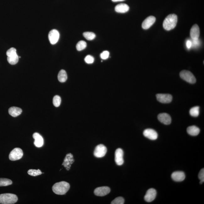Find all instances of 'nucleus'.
Returning <instances> with one entry per match:
<instances>
[{"label":"nucleus","instance_id":"obj_6","mask_svg":"<svg viewBox=\"0 0 204 204\" xmlns=\"http://www.w3.org/2000/svg\"><path fill=\"white\" fill-rule=\"evenodd\" d=\"M107 152V148L105 145L99 144L96 147L94 152V155L97 158L103 157L106 154Z\"/></svg>","mask_w":204,"mask_h":204},{"label":"nucleus","instance_id":"obj_10","mask_svg":"<svg viewBox=\"0 0 204 204\" xmlns=\"http://www.w3.org/2000/svg\"><path fill=\"white\" fill-rule=\"evenodd\" d=\"M158 101L163 103H169L172 101L171 95L168 94H158L156 95Z\"/></svg>","mask_w":204,"mask_h":204},{"label":"nucleus","instance_id":"obj_19","mask_svg":"<svg viewBox=\"0 0 204 204\" xmlns=\"http://www.w3.org/2000/svg\"><path fill=\"white\" fill-rule=\"evenodd\" d=\"M115 9L116 12L123 13L127 12L129 10V7L125 3H121L117 5Z\"/></svg>","mask_w":204,"mask_h":204},{"label":"nucleus","instance_id":"obj_35","mask_svg":"<svg viewBox=\"0 0 204 204\" xmlns=\"http://www.w3.org/2000/svg\"><path fill=\"white\" fill-rule=\"evenodd\" d=\"M193 40V42L192 43V45H193V44H194V45L195 46H196L199 45L200 42L199 40V39H198V40Z\"/></svg>","mask_w":204,"mask_h":204},{"label":"nucleus","instance_id":"obj_36","mask_svg":"<svg viewBox=\"0 0 204 204\" xmlns=\"http://www.w3.org/2000/svg\"><path fill=\"white\" fill-rule=\"evenodd\" d=\"M186 46L187 48L188 49H190L192 47V42L190 40L187 41L186 42Z\"/></svg>","mask_w":204,"mask_h":204},{"label":"nucleus","instance_id":"obj_34","mask_svg":"<svg viewBox=\"0 0 204 204\" xmlns=\"http://www.w3.org/2000/svg\"><path fill=\"white\" fill-rule=\"evenodd\" d=\"M109 56V52L108 51H104L100 55V57L103 59H106L108 58Z\"/></svg>","mask_w":204,"mask_h":204},{"label":"nucleus","instance_id":"obj_31","mask_svg":"<svg viewBox=\"0 0 204 204\" xmlns=\"http://www.w3.org/2000/svg\"><path fill=\"white\" fill-rule=\"evenodd\" d=\"M84 61L87 64H91L94 62V58L91 55H88L85 57Z\"/></svg>","mask_w":204,"mask_h":204},{"label":"nucleus","instance_id":"obj_22","mask_svg":"<svg viewBox=\"0 0 204 204\" xmlns=\"http://www.w3.org/2000/svg\"><path fill=\"white\" fill-rule=\"evenodd\" d=\"M58 79L61 83L65 82L67 79V75L65 70H61L58 75Z\"/></svg>","mask_w":204,"mask_h":204},{"label":"nucleus","instance_id":"obj_9","mask_svg":"<svg viewBox=\"0 0 204 204\" xmlns=\"http://www.w3.org/2000/svg\"><path fill=\"white\" fill-rule=\"evenodd\" d=\"M59 33L55 29L52 30L50 31L49 34V39L50 42L51 44H55L57 43L59 40Z\"/></svg>","mask_w":204,"mask_h":204},{"label":"nucleus","instance_id":"obj_3","mask_svg":"<svg viewBox=\"0 0 204 204\" xmlns=\"http://www.w3.org/2000/svg\"><path fill=\"white\" fill-rule=\"evenodd\" d=\"M18 198L16 195L5 193L0 195V203L2 204H13L18 201Z\"/></svg>","mask_w":204,"mask_h":204},{"label":"nucleus","instance_id":"obj_14","mask_svg":"<svg viewBox=\"0 0 204 204\" xmlns=\"http://www.w3.org/2000/svg\"><path fill=\"white\" fill-rule=\"evenodd\" d=\"M158 118L161 123L165 125H169L171 122V118L169 115L166 113L159 114Z\"/></svg>","mask_w":204,"mask_h":204},{"label":"nucleus","instance_id":"obj_8","mask_svg":"<svg viewBox=\"0 0 204 204\" xmlns=\"http://www.w3.org/2000/svg\"><path fill=\"white\" fill-rule=\"evenodd\" d=\"M110 192V189L108 187H98L94 191V194L98 196H103L108 194Z\"/></svg>","mask_w":204,"mask_h":204},{"label":"nucleus","instance_id":"obj_30","mask_svg":"<svg viewBox=\"0 0 204 204\" xmlns=\"http://www.w3.org/2000/svg\"><path fill=\"white\" fill-rule=\"evenodd\" d=\"M125 202V200L123 198L119 196L117 197L111 202L112 204H123Z\"/></svg>","mask_w":204,"mask_h":204},{"label":"nucleus","instance_id":"obj_13","mask_svg":"<svg viewBox=\"0 0 204 204\" xmlns=\"http://www.w3.org/2000/svg\"><path fill=\"white\" fill-rule=\"evenodd\" d=\"M156 196V191L153 188L150 189L144 196V200L146 202H151L154 200Z\"/></svg>","mask_w":204,"mask_h":204},{"label":"nucleus","instance_id":"obj_18","mask_svg":"<svg viewBox=\"0 0 204 204\" xmlns=\"http://www.w3.org/2000/svg\"><path fill=\"white\" fill-rule=\"evenodd\" d=\"M171 177L174 181L180 182L185 179V175L183 172L176 171L172 174Z\"/></svg>","mask_w":204,"mask_h":204},{"label":"nucleus","instance_id":"obj_21","mask_svg":"<svg viewBox=\"0 0 204 204\" xmlns=\"http://www.w3.org/2000/svg\"><path fill=\"white\" fill-rule=\"evenodd\" d=\"M187 131L189 135L195 136L199 134L200 130L196 126H192L189 127L187 129Z\"/></svg>","mask_w":204,"mask_h":204},{"label":"nucleus","instance_id":"obj_23","mask_svg":"<svg viewBox=\"0 0 204 204\" xmlns=\"http://www.w3.org/2000/svg\"><path fill=\"white\" fill-rule=\"evenodd\" d=\"M19 57L18 56L17 53L15 54L10 56L7 57V61L11 65H15L19 61Z\"/></svg>","mask_w":204,"mask_h":204},{"label":"nucleus","instance_id":"obj_28","mask_svg":"<svg viewBox=\"0 0 204 204\" xmlns=\"http://www.w3.org/2000/svg\"><path fill=\"white\" fill-rule=\"evenodd\" d=\"M28 174L31 176H37L41 175L42 173L40 169L35 170L31 169L28 170Z\"/></svg>","mask_w":204,"mask_h":204},{"label":"nucleus","instance_id":"obj_12","mask_svg":"<svg viewBox=\"0 0 204 204\" xmlns=\"http://www.w3.org/2000/svg\"><path fill=\"white\" fill-rule=\"evenodd\" d=\"M74 159L73 155L72 154L69 153L66 155L65 158L64 159V162L63 163L62 165L66 168L67 170H69L71 167V164L74 163Z\"/></svg>","mask_w":204,"mask_h":204},{"label":"nucleus","instance_id":"obj_29","mask_svg":"<svg viewBox=\"0 0 204 204\" xmlns=\"http://www.w3.org/2000/svg\"><path fill=\"white\" fill-rule=\"evenodd\" d=\"M61 101V98L59 96L56 95L53 99V104L56 107L60 106Z\"/></svg>","mask_w":204,"mask_h":204},{"label":"nucleus","instance_id":"obj_33","mask_svg":"<svg viewBox=\"0 0 204 204\" xmlns=\"http://www.w3.org/2000/svg\"><path fill=\"white\" fill-rule=\"evenodd\" d=\"M16 53V50L14 48H11L7 51L6 54L7 56H10Z\"/></svg>","mask_w":204,"mask_h":204},{"label":"nucleus","instance_id":"obj_25","mask_svg":"<svg viewBox=\"0 0 204 204\" xmlns=\"http://www.w3.org/2000/svg\"><path fill=\"white\" fill-rule=\"evenodd\" d=\"M86 42L84 40H80L78 42L76 46V48L78 51H81L84 50L87 47Z\"/></svg>","mask_w":204,"mask_h":204},{"label":"nucleus","instance_id":"obj_27","mask_svg":"<svg viewBox=\"0 0 204 204\" xmlns=\"http://www.w3.org/2000/svg\"><path fill=\"white\" fill-rule=\"evenodd\" d=\"M83 35L84 38L88 40H93L96 37L95 34L92 32H85L83 33Z\"/></svg>","mask_w":204,"mask_h":204},{"label":"nucleus","instance_id":"obj_20","mask_svg":"<svg viewBox=\"0 0 204 204\" xmlns=\"http://www.w3.org/2000/svg\"><path fill=\"white\" fill-rule=\"evenodd\" d=\"M22 112L21 109L17 107H10L8 110L9 114L14 117L19 116Z\"/></svg>","mask_w":204,"mask_h":204},{"label":"nucleus","instance_id":"obj_37","mask_svg":"<svg viewBox=\"0 0 204 204\" xmlns=\"http://www.w3.org/2000/svg\"><path fill=\"white\" fill-rule=\"evenodd\" d=\"M114 2H121L125 1V0H112Z\"/></svg>","mask_w":204,"mask_h":204},{"label":"nucleus","instance_id":"obj_4","mask_svg":"<svg viewBox=\"0 0 204 204\" xmlns=\"http://www.w3.org/2000/svg\"><path fill=\"white\" fill-rule=\"evenodd\" d=\"M181 78L191 84L196 83V79L193 74L188 70H184L180 74Z\"/></svg>","mask_w":204,"mask_h":204},{"label":"nucleus","instance_id":"obj_16","mask_svg":"<svg viewBox=\"0 0 204 204\" xmlns=\"http://www.w3.org/2000/svg\"><path fill=\"white\" fill-rule=\"evenodd\" d=\"M200 30L199 27L197 24L193 26L190 31V36L192 40H196L199 39Z\"/></svg>","mask_w":204,"mask_h":204},{"label":"nucleus","instance_id":"obj_11","mask_svg":"<svg viewBox=\"0 0 204 204\" xmlns=\"http://www.w3.org/2000/svg\"><path fill=\"white\" fill-rule=\"evenodd\" d=\"M156 18L154 16H150L146 19L143 22L142 27L143 29L147 30L150 28L155 23Z\"/></svg>","mask_w":204,"mask_h":204},{"label":"nucleus","instance_id":"obj_7","mask_svg":"<svg viewBox=\"0 0 204 204\" xmlns=\"http://www.w3.org/2000/svg\"><path fill=\"white\" fill-rule=\"evenodd\" d=\"M124 152L121 148H118L115 152V161L118 166H121L124 162L123 159Z\"/></svg>","mask_w":204,"mask_h":204},{"label":"nucleus","instance_id":"obj_32","mask_svg":"<svg viewBox=\"0 0 204 204\" xmlns=\"http://www.w3.org/2000/svg\"><path fill=\"white\" fill-rule=\"evenodd\" d=\"M198 178L200 180V184L203 183L204 181V168L202 169L199 172L198 174Z\"/></svg>","mask_w":204,"mask_h":204},{"label":"nucleus","instance_id":"obj_5","mask_svg":"<svg viewBox=\"0 0 204 204\" xmlns=\"http://www.w3.org/2000/svg\"><path fill=\"white\" fill-rule=\"evenodd\" d=\"M23 156V150L19 148H15L11 152L9 158L11 161H16L21 159Z\"/></svg>","mask_w":204,"mask_h":204},{"label":"nucleus","instance_id":"obj_17","mask_svg":"<svg viewBox=\"0 0 204 204\" xmlns=\"http://www.w3.org/2000/svg\"><path fill=\"white\" fill-rule=\"evenodd\" d=\"M33 137L35 139L34 144L37 148H40L44 145V139L38 133H35Z\"/></svg>","mask_w":204,"mask_h":204},{"label":"nucleus","instance_id":"obj_1","mask_svg":"<svg viewBox=\"0 0 204 204\" xmlns=\"http://www.w3.org/2000/svg\"><path fill=\"white\" fill-rule=\"evenodd\" d=\"M70 188L69 183L63 181L55 184L52 187V190L55 194L63 195L68 192Z\"/></svg>","mask_w":204,"mask_h":204},{"label":"nucleus","instance_id":"obj_15","mask_svg":"<svg viewBox=\"0 0 204 204\" xmlns=\"http://www.w3.org/2000/svg\"><path fill=\"white\" fill-rule=\"evenodd\" d=\"M144 136L151 140H155L158 138V133L153 129H148L143 132Z\"/></svg>","mask_w":204,"mask_h":204},{"label":"nucleus","instance_id":"obj_2","mask_svg":"<svg viewBox=\"0 0 204 204\" xmlns=\"http://www.w3.org/2000/svg\"><path fill=\"white\" fill-rule=\"evenodd\" d=\"M177 20V16L176 14H172L169 15L163 21V28L167 31L171 30L176 27Z\"/></svg>","mask_w":204,"mask_h":204},{"label":"nucleus","instance_id":"obj_26","mask_svg":"<svg viewBox=\"0 0 204 204\" xmlns=\"http://www.w3.org/2000/svg\"><path fill=\"white\" fill-rule=\"evenodd\" d=\"M12 181L10 180L0 178V186H6L12 185Z\"/></svg>","mask_w":204,"mask_h":204},{"label":"nucleus","instance_id":"obj_24","mask_svg":"<svg viewBox=\"0 0 204 204\" xmlns=\"http://www.w3.org/2000/svg\"><path fill=\"white\" fill-rule=\"evenodd\" d=\"M200 107L199 106H196L192 107L190 109V113L191 116L196 117L199 115L200 113Z\"/></svg>","mask_w":204,"mask_h":204}]
</instances>
